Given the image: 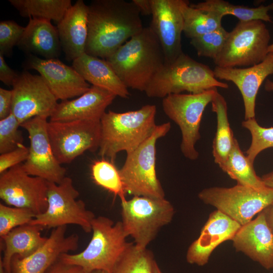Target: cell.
<instances>
[{
    "mask_svg": "<svg viewBox=\"0 0 273 273\" xmlns=\"http://www.w3.org/2000/svg\"><path fill=\"white\" fill-rule=\"evenodd\" d=\"M88 9L87 55L106 59L144 28L132 1L94 0Z\"/></svg>",
    "mask_w": 273,
    "mask_h": 273,
    "instance_id": "6da1fadb",
    "label": "cell"
},
{
    "mask_svg": "<svg viewBox=\"0 0 273 273\" xmlns=\"http://www.w3.org/2000/svg\"><path fill=\"white\" fill-rule=\"evenodd\" d=\"M105 60L128 88L145 92L165 64L161 45L150 26L144 27Z\"/></svg>",
    "mask_w": 273,
    "mask_h": 273,
    "instance_id": "7a4b0ae2",
    "label": "cell"
},
{
    "mask_svg": "<svg viewBox=\"0 0 273 273\" xmlns=\"http://www.w3.org/2000/svg\"><path fill=\"white\" fill-rule=\"evenodd\" d=\"M156 112L154 105L123 113L106 112L101 119L99 154L114 163L119 152L128 154L134 151L155 130Z\"/></svg>",
    "mask_w": 273,
    "mask_h": 273,
    "instance_id": "3957f363",
    "label": "cell"
},
{
    "mask_svg": "<svg viewBox=\"0 0 273 273\" xmlns=\"http://www.w3.org/2000/svg\"><path fill=\"white\" fill-rule=\"evenodd\" d=\"M93 235L81 252L62 254L59 259L64 263L81 267L85 273L101 270L112 273L130 242L126 240L121 221L116 223L110 218L100 216L92 222Z\"/></svg>",
    "mask_w": 273,
    "mask_h": 273,
    "instance_id": "277c9868",
    "label": "cell"
},
{
    "mask_svg": "<svg viewBox=\"0 0 273 273\" xmlns=\"http://www.w3.org/2000/svg\"><path fill=\"white\" fill-rule=\"evenodd\" d=\"M229 85L219 81L208 66L183 53L173 62L165 64L155 75L145 93L150 98H164L186 91L199 94Z\"/></svg>",
    "mask_w": 273,
    "mask_h": 273,
    "instance_id": "5b68a950",
    "label": "cell"
},
{
    "mask_svg": "<svg viewBox=\"0 0 273 273\" xmlns=\"http://www.w3.org/2000/svg\"><path fill=\"white\" fill-rule=\"evenodd\" d=\"M171 127L170 122L157 125L152 134L131 153L119 170L124 191L133 196L165 198L156 171V143Z\"/></svg>",
    "mask_w": 273,
    "mask_h": 273,
    "instance_id": "8992f818",
    "label": "cell"
},
{
    "mask_svg": "<svg viewBox=\"0 0 273 273\" xmlns=\"http://www.w3.org/2000/svg\"><path fill=\"white\" fill-rule=\"evenodd\" d=\"M124 232L137 246L147 248L159 231L172 220L174 209L165 198L133 196L121 201Z\"/></svg>",
    "mask_w": 273,
    "mask_h": 273,
    "instance_id": "52a82bcc",
    "label": "cell"
},
{
    "mask_svg": "<svg viewBox=\"0 0 273 273\" xmlns=\"http://www.w3.org/2000/svg\"><path fill=\"white\" fill-rule=\"evenodd\" d=\"M270 35L263 21H239L229 32L224 46L213 60L222 68L250 67L266 57Z\"/></svg>",
    "mask_w": 273,
    "mask_h": 273,
    "instance_id": "ba28073f",
    "label": "cell"
},
{
    "mask_svg": "<svg viewBox=\"0 0 273 273\" xmlns=\"http://www.w3.org/2000/svg\"><path fill=\"white\" fill-rule=\"evenodd\" d=\"M79 195L69 177L66 176L59 184L48 182L47 209L36 215L29 223L43 229L75 224L85 233L91 232L92 222L95 215L86 209L82 200L77 199Z\"/></svg>",
    "mask_w": 273,
    "mask_h": 273,
    "instance_id": "9c48e42d",
    "label": "cell"
},
{
    "mask_svg": "<svg viewBox=\"0 0 273 273\" xmlns=\"http://www.w3.org/2000/svg\"><path fill=\"white\" fill-rule=\"evenodd\" d=\"M198 198L243 225L273 203V189L238 184L231 188L213 187L202 190Z\"/></svg>",
    "mask_w": 273,
    "mask_h": 273,
    "instance_id": "30bf717a",
    "label": "cell"
},
{
    "mask_svg": "<svg viewBox=\"0 0 273 273\" xmlns=\"http://www.w3.org/2000/svg\"><path fill=\"white\" fill-rule=\"evenodd\" d=\"M217 91L214 88L199 94H173L163 98L164 113L180 129L181 153L191 160L199 157L195 144L201 137L199 130L202 115Z\"/></svg>",
    "mask_w": 273,
    "mask_h": 273,
    "instance_id": "8fae6325",
    "label": "cell"
},
{
    "mask_svg": "<svg viewBox=\"0 0 273 273\" xmlns=\"http://www.w3.org/2000/svg\"><path fill=\"white\" fill-rule=\"evenodd\" d=\"M47 128L54 155L61 165L71 163L87 151L99 149L101 120L50 121Z\"/></svg>",
    "mask_w": 273,
    "mask_h": 273,
    "instance_id": "7c38bea8",
    "label": "cell"
},
{
    "mask_svg": "<svg viewBox=\"0 0 273 273\" xmlns=\"http://www.w3.org/2000/svg\"><path fill=\"white\" fill-rule=\"evenodd\" d=\"M48 181L28 174L23 164L17 165L1 174L0 198L6 205L29 209L36 215L47 210Z\"/></svg>",
    "mask_w": 273,
    "mask_h": 273,
    "instance_id": "4fadbf2b",
    "label": "cell"
},
{
    "mask_svg": "<svg viewBox=\"0 0 273 273\" xmlns=\"http://www.w3.org/2000/svg\"><path fill=\"white\" fill-rule=\"evenodd\" d=\"M47 118L36 116L20 125L27 131L30 141L29 156L22 164L28 174L59 184L66 177V169L54 155L48 132Z\"/></svg>",
    "mask_w": 273,
    "mask_h": 273,
    "instance_id": "5bb4252c",
    "label": "cell"
},
{
    "mask_svg": "<svg viewBox=\"0 0 273 273\" xmlns=\"http://www.w3.org/2000/svg\"><path fill=\"white\" fill-rule=\"evenodd\" d=\"M12 86L11 113L20 124L36 116L50 117L58 104L40 75L24 71Z\"/></svg>",
    "mask_w": 273,
    "mask_h": 273,
    "instance_id": "9a60e30c",
    "label": "cell"
},
{
    "mask_svg": "<svg viewBox=\"0 0 273 273\" xmlns=\"http://www.w3.org/2000/svg\"><path fill=\"white\" fill-rule=\"evenodd\" d=\"M150 27L162 48L165 64L173 62L181 54L184 20L181 11L183 0H151Z\"/></svg>",
    "mask_w": 273,
    "mask_h": 273,
    "instance_id": "2e32d148",
    "label": "cell"
},
{
    "mask_svg": "<svg viewBox=\"0 0 273 273\" xmlns=\"http://www.w3.org/2000/svg\"><path fill=\"white\" fill-rule=\"evenodd\" d=\"M26 68L36 70L57 100L79 97L91 86L73 67L57 59H41L30 54Z\"/></svg>",
    "mask_w": 273,
    "mask_h": 273,
    "instance_id": "e0dca14e",
    "label": "cell"
},
{
    "mask_svg": "<svg viewBox=\"0 0 273 273\" xmlns=\"http://www.w3.org/2000/svg\"><path fill=\"white\" fill-rule=\"evenodd\" d=\"M66 228L53 229L44 243L32 254L24 258L14 256L11 273H46L62 254L77 250L79 237L76 234L66 236Z\"/></svg>",
    "mask_w": 273,
    "mask_h": 273,
    "instance_id": "ac0fdd59",
    "label": "cell"
},
{
    "mask_svg": "<svg viewBox=\"0 0 273 273\" xmlns=\"http://www.w3.org/2000/svg\"><path fill=\"white\" fill-rule=\"evenodd\" d=\"M241 225L218 210L212 212L201 229L199 236L189 247L186 260L191 264L204 266L215 248L232 240Z\"/></svg>",
    "mask_w": 273,
    "mask_h": 273,
    "instance_id": "d6986e66",
    "label": "cell"
},
{
    "mask_svg": "<svg viewBox=\"0 0 273 273\" xmlns=\"http://www.w3.org/2000/svg\"><path fill=\"white\" fill-rule=\"evenodd\" d=\"M218 79L233 82L239 89L244 102L245 120L255 118V101L259 89L266 78L273 74V53L261 63L246 68H222L213 70Z\"/></svg>",
    "mask_w": 273,
    "mask_h": 273,
    "instance_id": "ffe728a7",
    "label": "cell"
},
{
    "mask_svg": "<svg viewBox=\"0 0 273 273\" xmlns=\"http://www.w3.org/2000/svg\"><path fill=\"white\" fill-rule=\"evenodd\" d=\"M232 241L236 251L244 253L266 269L273 268V233L262 211L242 225Z\"/></svg>",
    "mask_w": 273,
    "mask_h": 273,
    "instance_id": "44dd1931",
    "label": "cell"
},
{
    "mask_svg": "<svg viewBox=\"0 0 273 273\" xmlns=\"http://www.w3.org/2000/svg\"><path fill=\"white\" fill-rule=\"evenodd\" d=\"M116 97L108 90L91 85L88 91L78 98L58 103L50 121L101 120L106 108Z\"/></svg>",
    "mask_w": 273,
    "mask_h": 273,
    "instance_id": "7402d4cb",
    "label": "cell"
},
{
    "mask_svg": "<svg viewBox=\"0 0 273 273\" xmlns=\"http://www.w3.org/2000/svg\"><path fill=\"white\" fill-rule=\"evenodd\" d=\"M88 6L77 0L67 10L57 28L62 50L72 61L85 53L88 37Z\"/></svg>",
    "mask_w": 273,
    "mask_h": 273,
    "instance_id": "603a6c76",
    "label": "cell"
},
{
    "mask_svg": "<svg viewBox=\"0 0 273 273\" xmlns=\"http://www.w3.org/2000/svg\"><path fill=\"white\" fill-rule=\"evenodd\" d=\"M17 46L30 54L44 59H57L62 50L57 31L50 20L30 18Z\"/></svg>",
    "mask_w": 273,
    "mask_h": 273,
    "instance_id": "cb8c5ba5",
    "label": "cell"
},
{
    "mask_svg": "<svg viewBox=\"0 0 273 273\" xmlns=\"http://www.w3.org/2000/svg\"><path fill=\"white\" fill-rule=\"evenodd\" d=\"M72 67L92 85L108 90L116 97L128 98V88L105 59L84 53L73 61Z\"/></svg>",
    "mask_w": 273,
    "mask_h": 273,
    "instance_id": "d4e9b609",
    "label": "cell"
},
{
    "mask_svg": "<svg viewBox=\"0 0 273 273\" xmlns=\"http://www.w3.org/2000/svg\"><path fill=\"white\" fill-rule=\"evenodd\" d=\"M43 229L39 225L28 223L15 228L1 239L4 250L2 259L6 273H11V262L14 256L26 257L44 243L47 238L41 236Z\"/></svg>",
    "mask_w": 273,
    "mask_h": 273,
    "instance_id": "484cf974",
    "label": "cell"
},
{
    "mask_svg": "<svg viewBox=\"0 0 273 273\" xmlns=\"http://www.w3.org/2000/svg\"><path fill=\"white\" fill-rule=\"evenodd\" d=\"M212 111L216 115V130L212 144L214 161L221 170L233 148L235 138L230 127L228 106L224 98L217 91L211 102Z\"/></svg>",
    "mask_w": 273,
    "mask_h": 273,
    "instance_id": "4316f807",
    "label": "cell"
},
{
    "mask_svg": "<svg viewBox=\"0 0 273 273\" xmlns=\"http://www.w3.org/2000/svg\"><path fill=\"white\" fill-rule=\"evenodd\" d=\"M181 11L184 20L183 33L190 39L222 26L223 16L221 14L195 8L188 1L183 0Z\"/></svg>",
    "mask_w": 273,
    "mask_h": 273,
    "instance_id": "83f0119b",
    "label": "cell"
},
{
    "mask_svg": "<svg viewBox=\"0 0 273 273\" xmlns=\"http://www.w3.org/2000/svg\"><path fill=\"white\" fill-rule=\"evenodd\" d=\"M238 185L257 189L266 188L261 178L255 171L254 164L241 151L238 141L235 138L233 148L225 165L222 170Z\"/></svg>",
    "mask_w": 273,
    "mask_h": 273,
    "instance_id": "f1b7e54d",
    "label": "cell"
},
{
    "mask_svg": "<svg viewBox=\"0 0 273 273\" xmlns=\"http://www.w3.org/2000/svg\"><path fill=\"white\" fill-rule=\"evenodd\" d=\"M23 17L53 20L59 23L68 8L70 0H9Z\"/></svg>",
    "mask_w": 273,
    "mask_h": 273,
    "instance_id": "f546056e",
    "label": "cell"
},
{
    "mask_svg": "<svg viewBox=\"0 0 273 273\" xmlns=\"http://www.w3.org/2000/svg\"><path fill=\"white\" fill-rule=\"evenodd\" d=\"M191 5L199 9L218 12L223 16L227 15L234 16L239 21L261 20L273 22L268 15L269 11H273V3L267 6L261 5L255 8H249L233 5L223 0H206Z\"/></svg>",
    "mask_w": 273,
    "mask_h": 273,
    "instance_id": "4dcf8cb0",
    "label": "cell"
},
{
    "mask_svg": "<svg viewBox=\"0 0 273 273\" xmlns=\"http://www.w3.org/2000/svg\"><path fill=\"white\" fill-rule=\"evenodd\" d=\"M156 263L151 251L130 242L112 273H155Z\"/></svg>",
    "mask_w": 273,
    "mask_h": 273,
    "instance_id": "1f68e13d",
    "label": "cell"
},
{
    "mask_svg": "<svg viewBox=\"0 0 273 273\" xmlns=\"http://www.w3.org/2000/svg\"><path fill=\"white\" fill-rule=\"evenodd\" d=\"M91 173L97 185L118 196L121 201L126 200L119 171L114 163L105 158L97 160L92 165Z\"/></svg>",
    "mask_w": 273,
    "mask_h": 273,
    "instance_id": "d6a6232c",
    "label": "cell"
},
{
    "mask_svg": "<svg viewBox=\"0 0 273 273\" xmlns=\"http://www.w3.org/2000/svg\"><path fill=\"white\" fill-rule=\"evenodd\" d=\"M242 126L248 130L251 135V143L246 153L254 164L256 157L261 151L273 147V127L260 126L255 118L244 120Z\"/></svg>",
    "mask_w": 273,
    "mask_h": 273,
    "instance_id": "836d02e7",
    "label": "cell"
},
{
    "mask_svg": "<svg viewBox=\"0 0 273 273\" xmlns=\"http://www.w3.org/2000/svg\"><path fill=\"white\" fill-rule=\"evenodd\" d=\"M222 26L219 28L198 37L192 38L190 44L195 49L199 57H205L213 60L223 49L229 36Z\"/></svg>",
    "mask_w": 273,
    "mask_h": 273,
    "instance_id": "e575fe53",
    "label": "cell"
},
{
    "mask_svg": "<svg viewBox=\"0 0 273 273\" xmlns=\"http://www.w3.org/2000/svg\"><path fill=\"white\" fill-rule=\"evenodd\" d=\"M36 216L32 211L0 204V238L18 226L29 223Z\"/></svg>",
    "mask_w": 273,
    "mask_h": 273,
    "instance_id": "d590c367",
    "label": "cell"
},
{
    "mask_svg": "<svg viewBox=\"0 0 273 273\" xmlns=\"http://www.w3.org/2000/svg\"><path fill=\"white\" fill-rule=\"evenodd\" d=\"M20 123L11 113L0 120V153H5L23 145V138L19 129Z\"/></svg>",
    "mask_w": 273,
    "mask_h": 273,
    "instance_id": "8d00e7d4",
    "label": "cell"
},
{
    "mask_svg": "<svg viewBox=\"0 0 273 273\" xmlns=\"http://www.w3.org/2000/svg\"><path fill=\"white\" fill-rule=\"evenodd\" d=\"M23 27L12 20L0 22V54L11 55L13 48L17 46L24 31Z\"/></svg>",
    "mask_w": 273,
    "mask_h": 273,
    "instance_id": "74e56055",
    "label": "cell"
},
{
    "mask_svg": "<svg viewBox=\"0 0 273 273\" xmlns=\"http://www.w3.org/2000/svg\"><path fill=\"white\" fill-rule=\"evenodd\" d=\"M29 154V148L23 144L14 150L1 154L0 174L26 161Z\"/></svg>",
    "mask_w": 273,
    "mask_h": 273,
    "instance_id": "f35d334b",
    "label": "cell"
},
{
    "mask_svg": "<svg viewBox=\"0 0 273 273\" xmlns=\"http://www.w3.org/2000/svg\"><path fill=\"white\" fill-rule=\"evenodd\" d=\"M19 74L7 64L4 56L0 54V80L6 85L12 86Z\"/></svg>",
    "mask_w": 273,
    "mask_h": 273,
    "instance_id": "ab89813d",
    "label": "cell"
},
{
    "mask_svg": "<svg viewBox=\"0 0 273 273\" xmlns=\"http://www.w3.org/2000/svg\"><path fill=\"white\" fill-rule=\"evenodd\" d=\"M12 91L0 88V120L11 113Z\"/></svg>",
    "mask_w": 273,
    "mask_h": 273,
    "instance_id": "60d3db41",
    "label": "cell"
},
{
    "mask_svg": "<svg viewBox=\"0 0 273 273\" xmlns=\"http://www.w3.org/2000/svg\"><path fill=\"white\" fill-rule=\"evenodd\" d=\"M46 273L85 272L81 267L64 263L59 259L49 268Z\"/></svg>",
    "mask_w": 273,
    "mask_h": 273,
    "instance_id": "b9f144b4",
    "label": "cell"
},
{
    "mask_svg": "<svg viewBox=\"0 0 273 273\" xmlns=\"http://www.w3.org/2000/svg\"><path fill=\"white\" fill-rule=\"evenodd\" d=\"M138 8L141 15H152V5L151 0H132Z\"/></svg>",
    "mask_w": 273,
    "mask_h": 273,
    "instance_id": "7bdbcfd3",
    "label": "cell"
},
{
    "mask_svg": "<svg viewBox=\"0 0 273 273\" xmlns=\"http://www.w3.org/2000/svg\"><path fill=\"white\" fill-rule=\"evenodd\" d=\"M266 221L273 233V203L269 205L262 211Z\"/></svg>",
    "mask_w": 273,
    "mask_h": 273,
    "instance_id": "ee69618b",
    "label": "cell"
},
{
    "mask_svg": "<svg viewBox=\"0 0 273 273\" xmlns=\"http://www.w3.org/2000/svg\"><path fill=\"white\" fill-rule=\"evenodd\" d=\"M261 178L266 187L273 189V171L263 175Z\"/></svg>",
    "mask_w": 273,
    "mask_h": 273,
    "instance_id": "f6af8a7d",
    "label": "cell"
},
{
    "mask_svg": "<svg viewBox=\"0 0 273 273\" xmlns=\"http://www.w3.org/2000/svg\"><path fill=\"white\" fill-rule=\"evenodd\" d=\"M264 89L267 92L273 91V81L267 79L264 84Z\"/></svg>",
    "mask_w": 273,
    "mask_h": 273,
    "instance_id": "bcb514c9",
    "label": "cell"
},
{
    "mask_svg": "<svg viewBox=\"0 0 273 273\" xmlns=\"http://www.w3.org/2000/svg\"><path fill=\"white\" fill-rule=\"evenodd\" d=\"M0 273H6L1 257L0 258Z\"/></svg>",
    "mask_w": 273,
    "mask_h": 273,
    "instance_id": "7dc6e473",
    "label": "cell"
},
{
    "mask_svg": "<svg viewBox=\"0 0 273 273\" xmlns=\"http://www.w3.org/2000/svg\"><path fill=\"white\" fill-rule=\"evenodd\" d=\"M155 273H163L159 267L157 263H156L155 266Z\"/></svg>",
    "mask_w": 273,
    "mask_h": 273,
    "instance_id": "c3c4849f",
    "label": "cell"
},
{
    "mask_svg": "<svg viewBox=\"0 0 273 273\" xmlns=\"http://www.w3.org/2000/svg\"><path fill=\"white\" fill-rule=\"evenodd\" d=\"M268 53H273V43L269 44L268 49Z\"/></svg>",
    "mask_w": 273,
    "mask_h": 273,
    "instance_id": "681fc988",
    "label": "cell"
},
{
    "mask_svg": "<svg viewBox=\"0 0 273 273\" xmlns=\"http://www.w3.org/2000/svg\"><path fill=\"white\" fill-rule=\"evenodd\" d=\"M91 273H106V272L103 271H101V270H95V271H93Z\"/></svg>",
    "mask_w": 273,
    "mask_h": 273,
    "instance_id": "f907efd6",
    "label": "cell"
}]
</instances>
